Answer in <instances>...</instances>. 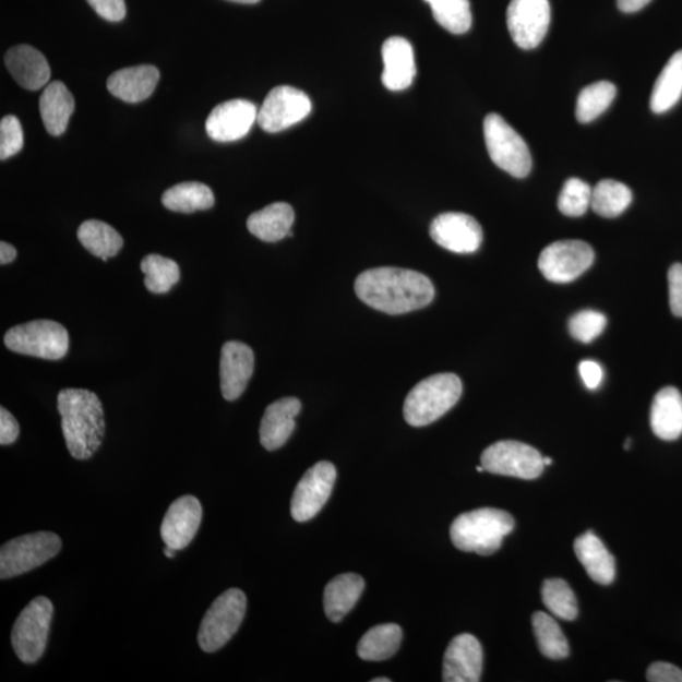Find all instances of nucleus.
I'll return each instance as SVG.
<instances>
[{
  "instance_id": "39",
  "label": "nucleus",
  "mask_w": 682,
  "mask_h": 682,
  "mask_svg": "<svg viewBox=\"0 0 682 682\" xmlns=\"http://www.w3.org/2000/svg\"><path fill=\"white\" fill-rule=\"evenodd\" d=\"M593 189L581 179H569L558 200L559 211L570 218H579L591 205Z\"/></svg>"
},
{
  "instance_id": "26",
  "label": "nucleus",
  "mask_w": 682,
  "mask_h": 682,
  "mask_svg": "<svg viewBox=\"0 0 682 682\" xmlns=\"http://www.w3.org/2000/svg\"><path fill=\"white\" fill-rule=\"evenodd\" d=\"M294 220L291 205L275 203L253 213L247 220V228L263 242L276 243L290 235Z\"/></svg>"
},
{
  "instance_id": "50",
  "label": "nucleus",
  "mask_w": 682,
  "mask_h": 682,
  "mask_svg": "<svg viewBox=\"0 0 682 682\" xmlns=\"http://www.w3.org/2000/svg\"><path fill=\"white\" fill-rule=\"evenodd\" d=\"M164 552H165V555H166L168 559H174V558H175V552H176V550H175V549H172V548H170V546H166V548H165Z\"/></svg>"
},
{
  "instance_id": "18",
  "label": "nucleus",
  "mask_w": 682,
  "mask_h": 682,
  "mask_svg": "<svg viewBox=\"0 0 682 682\" xmlns=\"http://www.w3.org/2000/svg\"><path fill=\"white\" fill-rule=\"evenodd\" d=\"M254 371V352L242 342L223 345L220 356V388L223 397L236 400L243 395Z\"/></svg>"
},
{
  "instance_id": "4",
  "label": "nucleus",
  "mask_w": 682,
  "mask_h": 682,
  "mask_svg": "<svg viewBox=\"0 0 682 682\" xmlns=\"http://www.w3.org/2000/svg\"><path fill=\"white\" fill-rule=\"evenodd\" d=\"M463 393V383L456 374L440 373L429 376L408 393L404 416L414 428L428 427L457 404Z\"/></svg>"
},
{
  "instance_id": "48",
  "label": "nucleus",
  "mask_w": 682,
  "mask_h": 682,
  "mask_svg": "<svg viewBox=\"0 0 682 682\" xmlns=\"http://www.w3.org/2000/svg\"><path fill=\"white\" fill-rule=\"evenodd\" d=\"M17 256V250L10 243L2 242L0 243V263L8 264L15 260Z\"/></svg>"
},
{
  "instance_id": "1",
  "label": "nucleus",
  "mask_w": 682,
  "mask_h": 682,
  "mask_svg": "<svg viewBox=\"0 0 682 682\" xmlns=\"http://www.w3.org/2000/svg\"><path fill=\"white\" fill-rule=\"evenodd\" d=\"M356 294L368 307L400 315L427 308L435 297V288L420 272L382 267L360 273Z\"/></svg>"
},
{
  "instance_id": "41",
  "label": "nucleus",
  "mask_w": 682,
  "mask_h": 682,
  "mask_svg": "<svg viewBox=\"0 0 682 682\" xmlns=\"http://www.w3.org/2000/svg\"><path fill=\"white\" fill-rule=\"evenodd\" d=\"M24 135L17 117L7 116L0 122V159L4 160L23 148Z\"/></svg>"
},
{
  "instance_id": "33",
  "label": "nucleus",
  "mask_w": 682,
  "mask_h": 682,
  "mask_svg": "<svg viewBox=\"0 0 682 682\" xmlns=\"http://www.w3.org/2000/svg\"><path fill=\"white\" fill-rule=\"evenodd\" d=\"M632 199V191L624 183L609 179L601 180L593 189L590 207L603 218H617L627 211Z\"/></svg>"
},
{
  "instance_id": "46",
  "label": "nucleus",
  "mask_w": 682,
  "mask_h": 682,
  "mask_svg": "<svg viewBox=\"0 0 682 682\" xmlns=\"http://www.w3.org/2000/svg\"><path fill=\"white\" fill-rule=\"evenodd\" d=\"M579 373L588 390H597L603 382V368L599 363L594 362V360H583L579 364Z\"/></svg>"
},
{
  "instance_id": "6",
  "label": "nucleus",
  "mask_w": 682,
  "mask_h": 682,
  "mask_svg": "<svg viewBox=\"0 0 682 682\" xmlns=\"http://www.w3.org/2000/svg\"><path fill=\"white\" fill-rule=\"evenodd\" d=\"M4 344L19 355L60 360L68 355L69 333L56 321L35 320L10 328Z\"/></svg>"
},
{
  "instance_id": "52",
  "label": "nucleus",
  "mask_w": 682,
  "mask_h": 682,
  "mask_svg": "<svg viewBox=\"0 0 682 682\" xmlns=\"http://www.w3.org/2000/svg\"><path fill=\"white\" fill-rule=\"evenodd\" d=\"M372 682H391V679L379 678V679H373Z\"/></svg>"
},
{
  "instance_id": "19",
  "label": "nucleus",
  "mask_w": 682,
  "mask_h": 682,
  "mask_svg": "<svg viewBox=\"0 0 682 682\" xmlns=\"http://www.w3.org/2000/svg\"><path fill=\"white\" fill-rule=\"evenodd\" d=\"M483 671V648L468 633L456 636L444 656L443 680L445 682H478Z\"/></svg>"
},
{
  "instance_id": "35",
  "label": "nucleus",
  "mask_w": 682,
  "mask_h": 682,
  "mask_svg": "<svg viewBox=\"0 0 682 682\" xmlns=\"http://www.w3.org/2000/svg\"><path fill=\"white\" fill-rule=\"evenodd\" d=\"M534 633L540 651L551 660H563L569 656L567 639L552 617L543 612L533 615Z\"/></svg>"
},
{
  "instance_id": "37",
  "label": "nucleus",
  "mask_w": 682,
  "mask_h": 682,
  "mask_svg": "<svg viewBox=\"0 0 682 682\" xmlns=\"http://www.w3.org/2000/svg\"><path fill=\"white\" fill-rule=\"evenodd\" d=\"M431 7L433 19L454 35L467 34L471 27L469 0H424Z\"/></svg>"
},
{
  "instance_id": "43",
  "label": "nucleus",
  "mask_w": 682,
  "mask_h": 682,
  "mask_svg": "<svg viewBox=\"0 0 682 682\" xmlns=\"http://www.w3.org/2000/svg\"><path fill=\"white\" fill-rule=\"evenodd\" d=\"M668 278L672 314L682 318V264H673L669 270Z\"/></svg>"
},
{
  "instance_id": "15",
  "label": "nucleus",
  "mask_w": 682,
  "mask_h": 682,
  "mask_svg": "<svg viewBox=\"0 0 682 682\" xmlns=\"http://www.w3.org/2000/svg\"><path fill=\"white\" fill-rule=\"evenodd\" d=\"M430 236L440 247L459 254L475 253L483 242L480 224L472 216L463 213L436 216L431 223Z\"/></svg>"
},
{
  "instance_id": "54",
  "label": "nucleus",
  "mask_w": 682,
  "mask_h": 682,
  "mask_svg": "<svg viewBox=\"0 0 682 682\" xmlns=\"http://www.w3.org/2000/svg\"><path fill=\"white\" fill-rule=\"evenodd\" d=\"M477 471H479V472L486 471L484 468H483V465H480V467H477Z\"/></svg>"
},
{
  "instance_id": "3",
  "label": "nucleus",
  "mask_w": 682,
  "mask_h": 682,
  "mask_svg": "<svg viewBox=\"0 0 682 682\" xmlns=\"http://www.w3.org/2000/svg\"><path fill=\"white\" fill-rule=\"evenodd\" d=\"M515 529V519L508 512L479 508L463 513L451 527L456 549L488 557L501 549L504 537Z\"/></svg>"
},
{
  "instance_id": "5",
  "label": "nucleus",
  "mask_w": 682,
  "mask_h": 682,
  "mask_svg": "<svg viewBox=\"0 0 682 682\" xmlns=\"http://www.w3.org/2000/svg\"><path fill=\"white\" fill-rule=\"evenodd\" d=\"M247 612V597L232 588L216 598L200 624L198 641L204 653L212 654L226 646L236 635Z\"/></svg>"
},
{
  "instance_id": "10",
  "label": "nucleus",
  "mask_w": 682,
  "mask_h": 682,
  "mask_svg": "<svg viewBox=\"0 0 682 682\" xmlns=\"http://www.w3.org/2000/svg\"><path fill=\"white\" fill-rule=\"evenodd\" d=\"M480 462L492 475L527 480L539 478L545 468L543 456L535 447L512 440L487 447Z\"/></svg>"
},
{
  "instance_id": "14",
  "label": "nucleus",
  "mask_w": 682,
  "mask_h": 682,
  "mask_svg": "<svg viewBox=\"0 0 682 682\" xmlns=\"http://www.w3.org/2000/svg\"><path fill=\"white\" fill-rule=\"evenodd\" d=\"M551 22L549 0H511L507 24L513 43L524 50L539 46Z\"/></svg>"
},
{
  "instance_id": "42",
  "label": "nucleus",
  "mask_w": 682,
  "mask_h": 682,
  "mask_svg": "<svg viewBox=\"0 0 682 682\" xmlns=\"http://www.w3.org/2000/svg\"><path fill=\"white\" fill-rule=\"evenodd\" d=\"M86 2L101 19L109 22H120L125 17L124 0H86Z\"/></svg>"
},
{
  "instance_id": "27",
  "label": "nucleus",
  "mask_w": 682,
  "mask_h": 682,
  "mask_svg": "<svg viewBox=\"0 0 682 682\" xmlns=\"http://www.w3.org/2000/svg\"><path fill=\"white\" fill-rule=\"evenodd\" d=\"M363 577L357 574H343L326 585L324 609L326 617L338 623L356 607L364 590Z\"/></svg>"
},
{
  "instance_id": "23",
  "label": "nucleus",
  "mask_w": 682,
  "mask_h": 682,
  "mask_svg": "<svg viewBox=\"0 0 682 682\" xmlns=\"http://www.w3.org/2000/svg\"><path fill=\"white\" fill-rule=\"evenodd\" d=\"M159 71L152 65L127 68L108 79V91L125 103H141L154 94Z\"/></svg>"
},
{
  "instance_id": "44",
  "label": "nucleus",
  "mask_w": 682,
  "mask_h": 682,
  "mask_svg": "<svg viewBox=\"0 0 682 682\" xmlns=\"http://www.w3.org/2000/svg\"><path fill=\"white\" fill-rule=\"evenodd\" d=\"M649 682H682V670L668 662H655L647 671Z\"/></svg>"
},
{
  "instance_id": "11",
  "label": "nucleus",
  "mask_w": 682,
  "mask_h": 682,
  "mask_svg": "<svg viewBox=\"0 0 682 682\" xmlns=\"http://www.w3.org/2000/svg\"><path fill=\"white\" fill-rule=\"evenodd\" d=\"M596 260L593 248L583 240H559L546 247L539 268L546 279L555 284L573 283L587 272Z\"/></svg>"
},
{
  "instance_id": "12",
  "label": "nucleus",
  "mask_w": 682,
  "mask_h": 682,
  "mask_svg": "<svg viewBox=\"0 0 682 682\" xmlns=\"http://www.w3.org/2000/svg\"><path fill=\"white\" fill-rule=\"evenodd\" d=\"M311 109L307 94L292 86H277L264 99L256 122L263 131L278 133L302 122Z\"/></svg>"
},
{
  "instance_id": "53",
  "label": "nucleus",
  "mask_w": 682,
  "mask_h": 682,
  "mask_svg": "<svg viewBox=\"0 0 682 682\" xmlns=\"http://www.w3.org/2000/svg\"><path fill=\"white\" fill-rule=\"evenodd\" d=\"M630 447H631V439H629L627 441H625V444H624V448H625V451H630Z\"/></svg>"
},
{
  "instance_id": "21",
  "label": "nucleus",
  "mask_w": 682,
  "mask_h": 682,
  "mask_svg": "<svg viewBox=\"0 0 682 682\" xmlns=\"http://www.w3.org/2000/svg\"><path fill=\"white\" fill-rule=\"evenodd\" d=\"M384 70L382 82L391 92L411 86L416 76L412 45L404 37H391L382 47Z\"/></svg>"
},
{
  "instance_id": "8",
  "label": "nucleus",
  "mask_w": 682,
  "mask_h": 682,
  "mask_svg": "<svg viewBox=\"0 0 682 682\" xmlns=\"http://www.w3.org/2000/svg\"><path fill=\"white\" fill-rule=\"evenodd\" d=\"M62 541L52 533H36L8 541L0 549V579H11L31 572L53 559Z\"/></svg>"
},
{
  "instance_id": "13",
  "label": "nucleus",
  "mask_w": 682,
  "mask_h": 682,
  "mask_svg": "<svg viewBox=\"0 0 682 682\" xmlns=\"http://www.w3.org/2000/svg\"><path fill=\"white\" fill-rule=\"evenodd\" d=\"M335 480L336 469L328 462H320L304 472L292 496V518L297 523L314 518L331 499Z\"/></svg>"
},
{
  "instance_id": "24",
  "label": "nucleus",
  "mask_w": 682,
  "mask_h": 682,
  "mask_svg": "<svg viewBox=\"0 0 682 682\" xmlns=\"http://www.w3.org/2000/svg\"><path fill=\"white\" fill-rule=\"evenodd\" d=\"M574 551L591 579L600 585L615 579V560L606 545L591 531L577 537Z\"/></svg>"
},
{
  "instance_id": "51",
  "label": "nucleus",
  "mask_w": 682,
  "mask_h": 682,
  "mask_svg": "<svg viewBox=\"0 0 682 682\" xmlns=\"http://www.w3.org/2000/svg\"><path fill=\"white\" fill-rule=\"evenodd\" d=\"M543 464H545V467H549V465L552 464L551 457L545 456L543 457Z\"/></svg>"
},
{
  "instance_id": "9",
  "label": "nucleus",
  "mask_w": 682,
  "mask_h": 682,
  "mask_svg": "<svg viewBox=\"0 0 682 682\" xmlns=\"http://www.w3.org/2000/svg\"><path fill=\"white\" fill-rule=\"evenodd\" d=\"M53 617L52 601L37 597L23 609L13 625L12 646L24 663H35L45 654Z\"/></svg>"
},
{
  "instance_id": "2",
  "label": "nucleus",
  "mask_w": 682,
  "mask_h": 682,
  "mask_svg": "<svg viewBox=\"0 0 682 682\" xmlns=\"http://www.w3.org/2000/svg\"><path fill=\"white\" fill-rule=\"evenodd\" d=\"M62 432L72 457L91 459L106 436V419L98 396L79 388L62 390L58 396Z\"/></svg>"
},
{
  "instance_id": "25",
  "label": "nucleus",
  "mask_w": 682,
  "mask_h": 682,
  "mask_svg": "<svg viewBox=\"0 0 682 682\" xmlns=\"http://www.w3.org/2000/svg\"><path fill=\"white\" fill-rule=\"evenodd\" d=\"M74 96L68 86L61 82H53L46 86L39 98V113L46 131L51 135L59 136L65 133L70 117L74 113Z\"/></svg>"
},
{
  "instance_id": "38",
  "label": "nucleus",
  "mask_w": 682,
  "mask_h": 682,
  "mask_svg": "<svg viewBox=\"0 0 682 682\" xmlns=\"http://www.w3.org/2000/svg\"><path fill=\"white\" fill-rule=\"evenodd\" d=\"M542 601L549 611L561 620L574 621L577 601L574 591L563 579H549L542 585Z\"/></svg>"
},
{
  "instance_id": "16",
  "label": "nucleus",
  "mask_w": 682,
  "mask_h": 682,
  "mask_svg": "<svg viewBox=\"0 0 682 682\" xmlns=\"http://www.w3.org/2000/svg\"><path fill=\"white\" fill-rule=\"evenodd\" d=\"M259 118V109L250 100L235 99L216 106L206 119V133L216 142L242 140Z\"/></svg>"
},
{
  "instance_id": "47",
  "label": "nucleus",
  "mask_w": 682,
  "mask_h": 682,
  "mask_svg": "<svg viewBox=\"0 0 682 682\" xmlns=\"http://www.w3.org/2000/svg\"><path fill=\"white\" fill-rule=\"evenodd\" d=\"M651 0H617L618 8L624 13H635L645 8Z\"/></svg>"
},
{
  "instance_id": "31",
  "label": "nucleus",
  "mask_w": 682,
  "mask_h": 682,
  "mask_svg": "<svg viewBox=\"0 0 682 682\" xmlns=\"http://www.w3.org/2000/svg\"><path fill=\"white\" fill-rule=\"evenodd\" d=\"M215 198L211 188L202 182H183L165 191L163 204L168 211L191 214L207 211L214 206Z\"/></svg>"
},
{
  "instance_id": "49",
  "label": "nucleus",
  "mask_w": 682,
  "mask_h": 682,
  "mask_svg": "<svg viewBox=\"0 0 682 682\" xmlns=\"http://www.w3.org/2000/svg\"><path fill=\"white\" fill-rule=\"evenodd\" d=\"M229 2L240 3V4H255V3L261 2V0H229Z\"/></svg>"
},
{
  "instance_id": "20",
  "label": "nucleus",
  "mask_w": 682,
  "mask_h": 682,
  "mask_svg": "<svg viewBox=\"0 0 682 682\" xmlns=\"http://www.w3.org/2000/svg\"><path fill=\"white\" fill-rule=\"evenodd\" d=\"M300 411V399L295 397L280 398L266 408L260 428L261 444L266 451L275 452L287 443Z\"/></svg>"
},
{
  "instance_id": "34",
  "label": "nucleus",
  "mask_w": 682,
  "mask_h": 682,
  "mask_svg": "<svg viewBox=\"0 0 682 682\" xmlns=\"http://www.w3.org/2000/svg\"><path fill=\"white\" fill-rule=\"evenodd\" d=\"M141 270L146 275L144 286L152 294H167L180 279L179 264L159 254L144 256Z\"/></svg>"
},
{
  "instance_id": "17",
  "label": "nucleus",
  "mask_w": 682,
  "mask_h": 682,
  "mask_svg": "<svg viewBox=\"0 0 682 682\" xmlns=\"http://www.w3.org/2000/svg\"><path fill=\"white\" fill-rule=\"evenodd\" d=\"M203 519L202 503L194 495H182L166 512L160 537L176 551L187 549L194 540Z\"/></svg>"
},
{
  "instance_id": "32",
  "label": "nucleus",
  "mask_w": 682,
  "mask_h": 682,
  "mask_svg": "<svg viewBox=\"0 0 682 682\" xmlns=\"http://www.w3.org/2000/svg\"><path fill=\"white\" fill-rule=\"evenodd\" d=\"M77 238L87 252L107 262L122 250V236L109 224L100 220H86L77 230Z\"/></svg>"
},
{
  "instance_id": "7",
  "label": "nucleus",
  "mask_w": 682,
  "mask_h": 682,
  "mask_svg": "<svg viewBox=\"0 0 682 682\" xmlns=\"http://www.w3.org/2000/svg\"><path fill=\"white\" fill-rule=\"evenodd\" d=\"M483 130L488 154L493 163L513 178H527L533 170V156L523 136L494 113L486 117Z\"/></svg>"
},
{
  "instance_id": "30",
  "label": "nucleus",
  "mask_w": 682,
  "mask_h": 682,
  "mask_svg": "<svg viewBox=\"0 0 682 682\" xmlns=\"http://www.w3.org/2000/svg\"><path fill=\"white\" fill-rule=\"evenodd\" d=\"M403 642V630L395 623L375 625L360 638L358 656L364 661H384L395 656Z\"/></svg>"
},
{
  "instance_id": "36",
  "label": "nucleus",
  "mask_w": 682,
  "mask_h": 682,
  "mask_svg": "<svg viewBox=\"0 0 682 682\" xmlns=\"http://www.w3.org/2000/svg\"><path fill=\"white\" fill-rule=\"evenodd\" d=\"M617 87L609 82L594 83L581 92L576 101V119L581 123H590L611 107L615 99Z\"/></svg>"
},
{
  "instance_id": "22",
  "label": "nucleus",
  "mask_w": 682,
  "mask_h": 682,
  "mask_svg": "<svg viewBox=\"0 0 682 682\" xmlns=\"http://www.w3.org/2000/svg\"><path fill=\"white\" fill-rule=\"evenodd\" d=\"M5 67L24 89L38 91L50 82L51 70L45 56L28 45L14 46L5 53Z\"/></svg>"
},
{
  "instance_id": "40",
  "label": "nucleus",
  "mask_w": 682,
  "mask_h": 682,
  "mask_svg": "<svg viewBox=\"0 0 682 682\" xmlns=\"http://www.w3.org/2000/svg\"><path fill=\"white\" fill-rule=\"evenodd\" d=\"M606 326L607 318L596 310L579 311L569 321L570 334L582 343L596 340Z\"/></svg>"
},
{
  "instance_id": "28",
  "label": "nucleus",
  "mask_w": 682,
  "mask_h": 682,
  "mask_svg": "<svg viewBox=\"0 0 682 682\" xmlns=\"http://www.w3.org/2000/svg\"><path fill=\"white\" fill-rule=\"evenodd\" d=\"M651 428L655 435L673 441L682 435V396L679 390L666 387L654 398Z\"/></svg>"
},
{
  "instance_id": "29",
  "label": "nucleus",
  "mask_w": 682,
  "mask_h": 682,
  "mask_svg": "<svg viewBox=\"0 0 682 682\" xmlns=\"http://www.w3.org/2000/svg\"><path fill=\"white\" fill-rule=\"evenodd\" d=\"M682 96V50L673 53L657 77L649 107L656 115L675 107Z\"/></svg>"
},
{
  "instance_id": "45",
  "label": "nucleus",
  "mask_w": 682,
  "mask_h": 682,
  "mask_svg": "<svg viewBox=\"0 0 682 682\" xmlns=\"http://www.w3.org/2000/svg\"><path fill=\"white\" fill-rule=\"evenodd\" d=\"M20 436V424L4 407L0 408V445H11Z\"/></svg>"
}]
</instances>
